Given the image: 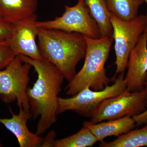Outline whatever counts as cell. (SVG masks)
<instances>
[{
	"label": "cell",
	"instance_id": "cell-12",
	"mask_svg": "<svg viewBox=\"0 0 147 147\" xmlns=\"http://www.w3.org/2000/svg\"><path fill=\"white\" fill-rule=\"evenodd\" d=\"M84 126L88 127L95 136L98 142H103L106 137L119 136L134 129L136 126L134 119L130 116L121 118L93 123L90 121H86Z\"/></svg>",
	"mask_w": 147,
	"mask_h": 147
},
{
	"label": "cell",
	"instance_id": "cell-10",
	"mask_svg": "<svg viewBox=\"0 0 147 147\" xmlns=\"http://www.w3.org/2000/svg\"><path fill=\"white\" fill-rule=\"evenodd\" d=\"M127 68V90L136 92L144 89L147 80V28L130 52Z\"/></svg>",
	"mask_w": 147,
	"mask_h": 147
},
{
	"label": "cell",
	"instance_id": "cell-2",
	"mask_svg": "<svg viewBox=\"0 0 147 147\" xmlns=\"http://www.w3.org/2000/svg\"><path fill=\"white\" fill-rule=\"evenodd\" d=\"M37 39L43 59L56 66L70 82L76 73V65L86 56L87 45L84 35L38 28Z\"/></svg>",
	"mask_w": 147,
	"mask_h": 147
},
{
	"label": "cell",
	"instance_id": "cell-23",
	"mask_svg": "<svg viewBox=\"0 0 147 147\" xmlns=\"http://www.w3.org/2000/svg\"><path fill=\"white\" fill-rule=\"evenodd\" d=\"M144 1L147 4V0H144Z\"/></svg>",
	"mask_w": 147,
	"mask_h": 147
},
{
	"label": "cell",
	"instance_id": "cell-15",
	"mask_svg": "<svg viewBox=\"0 0 147 147\" xmlns=\"http://www.w3.org/2000/svg\"><path fill=\"white\" fill-rule=\"evenodd\" d=\"M110 13L123 21L133 20L139 15L144 0H105Z\"/></svg>",
	"mask_w": 147,
	"mask_h": 147
},
{
	"label": "cell",
	"instance_id": "cell-19",
	"mask_svg": "<svg viewBox=\"0 0 147 147\" xmlns=\"http://www.w3.org/2000/svg\"><path fill=\"white\" fill-rule=\"evenodd\" d=\"M12 24L0 19V40H8L12 34Z\"/></svg>",
	"mask_w": 147,
	"mask_h": 147
},
{
	"label": "cell",
	"instance_id": "cell-25",
	"mask_svg": "<svg viewBox=\"0 0 147 147\" xmlns=\"http://www.w3.org/2000/svg\"><path fill=\"white\" fill-rule=\"evenodd\" d=\"M1 16H0V19H1Z\"/></svg>",
	"mask_w": 147,
	"mask_h": 147
},
{
	"label": "cell",
	"instance_id": "cell-9",
	"mask_svg": "<svg viewBox=\"0 0 147 147\" xmlns=\"http://www.w3.org/2000/svg\"><path fill=\"white\" fill-rule=\"evenodd\" d=\"M36 13L12 24V34L8 40L16 55H23L35 60L43 59L36 42L38 28Z\"/></svg>",
	"mask_w": 147,
	"mask_h": 147
},
{
	"label": "cell",
	"instance_id": "cell-21",
	"mask_svg": "<svg viewBox=\"0 0 147 147\" xmlns=\"http://www.w3.org/2000/svg\"><path fill=\"white\" fill-rule=\"evenodd\" d=\"M145 86L147 87V80L146 82ZM134 119L136 126H140L147 123V107L146 110L143 113L132 117Z\"/></svg>",
	"mask_w": 147,
	"mask_h": 147
},
{
	"label": "cell",
	"instance_id": "cell-17",
	"mask_svg": "<svg viewBox=\"0 0 147 147\" xmlns=\"http://www.w3.org/2000/svg\"><path fill=\"white\" fill-rule=\"evenodd\" d=\"M97 142V139L90 130L84 126L76 134L56 139L55 147H91Z\"/></svg>",
	"mask_w": 147,
	"mask_h": 147
},
{
	"label": "cell",
	"instance_id": "cell-13",
	"mask_svg": "<svg viewBox=\"0 0 147 147\" xmlns=\"http://www.w3.org/2000/svg\"><path fill=\"white\" fill-rule=\"evenodd\" d=\"M38 0H0V16L12 24L36 13Z\"/></svg>",
	"mask_w": 147,
	"mask_h": 147
},
{
	"label": "cell",
	"instance_id": "cell-5",
	"mask_svg": "<svg viewBox=\"0 0 147 147\" xmlns=\"http://www.w3.org/2000/svg\"><path fill=\"white\" fill-rule=\"evenodd\" d=\"M32 67L17 55L6 68L0 70V99L5 104L16 100L19 109L30 115L27 91Z\"/></svg>",
	"mask_w": 147,
	"mask_h": 147
},
{
	"label": "cell",
	"instance_id": "cell-24",
	"mask_svg": "<svg viewBox=\"0 0 147 147\" xmlns=\"http://www.w3.org/2000/svg\"><path fill=\"white\" fill-rule=\"evenodd\" d=\"M145 16H146V20L147 21V14H146V15H145Z\"/></svg>",
	"mask_w": 147,
	"mask_h": 147
},
{
	"label": "cell",
	"instance_id": "cell-16",
	"mask_svg": "<svg viewBox=\"0 0 147 147\" xmlns=\"http://www.w3.org/2000/svg\"><path fill=\"white\" fill-rule=\"evenodd\" d=\"M147 147V123L143 127L132 129L119 136L113 142H100V147Z\"/></svg>",
	"mask_w": 147,
	"mask_h": 147
},
{
	"label": "cell",
	"instance_id": "cell-14",
	"mask_svg": "<svg viewBox=\"0 0 147 147\" xmlns=\"http://www.w3.org/2000/svg\"><path fill=\"white\" fill-rule=\"evenodd\" d=\"M94 19L96 21L100 38L113 37L111 13L107 8L105 0H84Z\"/></svg>",
	"mask_w": 147,
	"mask_h": 147
},
{
	"label": "cell",
	"instance_id": "cell-8",
	"mask_svg": "<svg viewBox=\"0 0 147 147\" xmlns=\"http://www.w3.org/2000/svg\"><path fill=\"white\" fill-rule=\"evenodd\" d=\"M147 107V87L139 92L126 89L123 93L102 102L98 108L90 121L97 123L104 121L131 117L141 114Z\"/></svg>",
	"mask_w": 147,
	"mask_h": 147
},
{
	"label": "cell",
	"instance_id": "cell-20",
	"mask_svg": "<svg viewBox=\"0 0 147 147\" xmlns=\"http://www.w3.org/2000/svg\"><path fill=\"white\" fill-rule=\"evenodd\" d=\"M57 134L55 130H51L48 132L44 138H43L41 147H55V142Z\"/></svg>",
	"mask_w": 147,
	"mask_h": 147
},
{
	"label": "cell",
	"instance_id": "cell-18",
	"mask_svg": "<svg viewBox=\"0 0 147 147\" xmlns=\"http://www.w3.org/2000/svg\"><path fill=\"white\" fill-rule=\"evenodd\" d=\"M16 56L10 47L8 40H0V70L6 68Z\"/></svg>",
	"mask_w": 147,
	"mask_h": 147
},
{
	"label": "cell",
	"instance_id": "cell-3",
	"mask_svg": "<svg viewBox=\"0 0 147 147\" xmlns=\"http://www.w3.org/2000/svg\"><path fill=\"white\" fill-rule=\"evenodd\" d=\"M85 36L87 50L84 65L66 88V94L75 95L86 87L95 91L104 89L112 82L105 67L114 39L113 37L94 39Z\"/></svg>",
	"mask_w": 147,
	"mask_h": 147
},
{
	"label": "cell",
	"instance_id": "cell-1",
	"mask_svg": "<svg viewBox=\"0 0 147 147\" xmlns=\"http://www.w3.org/2000/svg\"><path fill=\"white\" fill-rule=\"evenodd\" d=\"M18 56L22 61L30 64L37 74L36 81L32 88H28L27 94L32 119L39 118L36 133L41 136L57 120L58 98L65 77L56 66L48 61Z\"/></svg>",
	"mask_w": 147,
	"mask_h": 147
},
{
	"label": "cell",
	"instance_id": "cell-22",
	"mask_svg": "<svg viewBox=\"0 0 147 147\" xmlns=\"http://www.w3.org/2000/svg\"><path fill=\"white\" fill-rule=\"evenodd\" d=\"M3 145L1 143V142H0V147H2Z\"/></svg>",
	"mask_w": 147,
	"mask_h": 147
},
{
	"label": "cell",
	"instance_id": "cell-11",
	"mask_svg": "<svg viewBox=\"0 0 147 147\" xmlns=\"http://www.w3.org/2000/svg\"><path fill=\"white\" fill-rule=\"evenodd\" d=\"M9 111L12 117L11 118H0V123L14 134L20 147H40L43 138L33 133L27 127V121L32 119L30 114L25 113L22 109L18 115L14 114L11 108Z\"/></svg>",
	"mask_w": 147,
	"mask_h": 147
},
{
	"label": "cell",
	"instance_id": "cell-6",
	"mask_svg": "<svg viewBox=\"0 0 147 147\" xmlns=\"http://www.w3.org/2000/svg\"><path fill=\"white\" fill-rule=\"evenodd\" d=\"M113 28V37L115 41L117 65L115 74L124 72L127 68L129 56L131 50L139 41L140 37L147 28L146 16L142 14L130 21H123L111 13Z\"/></svg>",
	"mask_w": 147,
	"mask_h": 147
},
{
	"label": "cell",
	"instance_id": "cell-7",
	"mask_svg": "<svg viewBox=\"0 0 147 147\" xmlns=\"http://www.w3.org/2000/svg\"><path fill=\"white\" fill-rule=\"evenodd\" d=\"M38 28L77 32L94 39L100 38L99 28L84 0H78L74 6H65L62 15L50 21H37Z\"/></svg>",
	"mask_w": 147,
	"mask_h": 147
},
{
	"label": "cell",
	"instance_id": "cell-4",
	"mask_svg": "<svg viewBox=\"0 0 147 147\" xmlns=\"http://www.w3.org/2000/svg\"><path fill=\"white\" fill-rule=\"evenodd\" d=\"M113 80L114 82L113 85L106 86L101 90L93 91L86 87L71 97H59L57 115L65 111L72 110L83 117L91 118L104 100L119 95L126 90L124 72L120 73Z\"/></svg>",
	"mask_w": 147,
	"mask_h": 147
},
{
	"label": "cell",
	"instance_id": "cell-26",
	"mask_svg": "<svg viewBox=\"0 0 147 147\" xmlns=\"http://www.w3.org/2000/svg\"></svg>",
	"mask_w": 147,
	"mask_h": 147
}]
</instances>
